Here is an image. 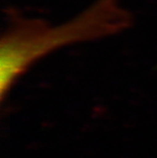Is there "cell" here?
<instances>
[{
  "instance_id": "cell-1",
  "label": "cell",
  "mask_w": 157,
  "mask_h": 158,
  "mask_svg": "<svg viewBox=\"0 0 157 158\" xmlns=\"http://www.w3.org/2000/svg\"><path fill=\"white\" fill-rule=\"evenodd\" d=\"M132 15L122 0H95L69 21L51 25L18 18L0 44V96L4 101L13 86L33 64L62 47L99 40L129 29Z\"/></svg>"
}]
</instances>
